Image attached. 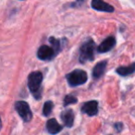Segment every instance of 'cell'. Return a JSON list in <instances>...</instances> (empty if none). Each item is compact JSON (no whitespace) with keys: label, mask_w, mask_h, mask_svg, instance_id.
<instances>
[{"label":"cell","mask_w":135,"mask_h":135,"mask_svg":"<svg viewBox=\"0 0 135 135\" xmlns=\"http://www.w3.org/2000/svg\"><path fill=\"white\" fill-rule=\"evenodd\" d=\"M42 81H43V75L40 71L32 72L28 77V87L36 99L41 98Z\"/></svg>","instance_id":"cell-1"},{"label":"cell","mask_w":135,"mask_h":135,"mask_svg":"<svg viewBox=\"0 0 135 135\" xmlns=\"http://www.w3.org/2000/svg\"><path fill=\"white\" fill-rule=\"evenodd\" d=\"M94 43L93 40H88L81 45L80 49V61L84 63L86 61H93L94 57Z\"/></svg>","instance_id":"cell-2"},{"label":"cell","mask_w":135,"mask_h":135,"mask_svg":"<svg viewBox=\"0 0 135 135\" xmlns=\"http://www.w3.org/2000/svg\"><path fill=\"white\" fill-rule=\"evenodd\" d=\"M88 79L87 73L84 70H75L67 75V80L70 86H78L85 83Z\"/></svg>","instance_id":"cell-3"},{"label":"cell","mask_w":135,"mask_h":135,"mask_svg":"<svg viewBox=\"0 0 135 135\" xmlns=\"http://www.w3.org/2000/svg\"><path fill=\"white\" fill-rule=\"evenodd\" d=\"M15 108L21 118L24 120L25 122H29L32 118V113L31 111L30 105L24 101H18L15 104Z\"/></svg>","instance_id":"cell-4"},{"label":"cell","mask_w":135,"mask_h":135,"mask_svg":"<svg viewBox=\"0 0 135 135\" xmlns=\"http://www.w3.org/2000/svg\"><path fill=\"white\" fill-rule=\"evenodd\" d=\"M56 55V52L54 51V49L52 47L48 46V45H42L39 49H38L37 52V56L40 59L42 60H47V59H51L53 56Z\"/></svg>","instance_id":"cell-5"},{"label":"cell","mask_w":135,"mask_h":135,"mask_svg":"<svg viewBox=\"0 0 135 135\" xmlns=\"http://www.w3.org/2000/svg\"><path fill=\"white\" fill-rule=\"evenodd\" d=\"M92 7L94 9L104 12H113L114 8L103 0H92Z\"/></svg>","instance_id":"cell-6"},{"label":"cell","mask_w":135,"mask_h":135,"mask_svg":"<svg viewBox=\"0 0 135 135\" xmlns=\"http://www.w3.org/2000/svg\"><path fill=\"white\" fill-rule=\"evenodd\" d=\"M81 111L88 116H95L98 112V103L96 101H89L86 102L81 107Z\"/></svg>","instance_id":"cell-7"},{"label":"cell","mask_w":135,"mask_h":135,"mask_svg":"<svg viewBox=\"0 0 135 135\" xmlns=\"http://www.w3.org/2000/svg\"><path fill=\"white\" fill-rule=\"evenodd\" d=\"M115 45H116V39L113 36H109L100 44L97 50L99 53H107L110 51L115 46Z\"/></svg>","instance_id":"cell-8"},{"label":"cell","mask_w":135,"mask_h":135,"mask_svg":"<svg viewBox=\"0 0 135 135\" xmlns=\"http://www.w3.org/2000/svg\"><path fill=\"white\" fill-rule=\"evenodd\" d=\"M61 118L63 120L64 124L67 127L70 128L73 126L74 122V113L71 109H66L62 112L61 114Z\"/></svg>","instance_id":"cell-9"},{"label":"cell","mask_w":135,"mask_h":135,"mask_svg":"<svg viewBox=\"0 0 135 135\" xmlns=\"http://www.w3.org/2000/svg\"><path fill=\"white\" fill-rule=\"evenodd\" d=\"M46 129L51 134H57L62 131V126L55 118H51L46 122Z\"/></svg>","instance_id":"cell-10"},{"label":"cell","mask_w":135,"mask_h":135,"mask_svg":"<svg viewBox=\"0 0 135 135\" xmlns=\"http://www.w3.org/2000/svg\"><path fill=\"white\" fill-rule=\"evenodd\" d=\"M107 64V61H101L96 64V66L94 68V70H93V76H94V78H96V79L101 77L105 70Z\"/></svg>","instance_id":"cell-11"},{"label":"cell","mask_w":135,"mask_h":135,"mask_svg":"<svg viewBox=\"0 0 135 135\" xmlns=\"http://www.w3.org/2000/svg\"><path fill=\"white\" fill-rule=\"evenodd\" d=\"M135 71V63H132L126 67H119L117 69V72L121 76H128L132 74Z\"/></svg>","instance_id":"cell-12"},{"label":"cell","mask_w":135,"mask_h":135,"mask_svg":"<svg viewBox=\"0 0 135 135\" xmlns=\"http://www.w3.org/2000/svg\"><path fill=\"white\" fill-rule=\"evenodd\" d=\"M53 107H54V104L51 101H47L45 103L43 107V114L45 115V117H48L50 115V113L52 112L53 110Z\"/></svg>","instance_id":"cell-13"},{"label":"cell","mask_w":135,"mask_h":135,"mask_svg":"<svg viewBox=\"0 0 135 135\" xmlns=\"http://www.w3.org/2000/svg\"><path fill=\"white\" fill-rule=\"evenodd\" d=\"M77 98L73 95H67L64 98V105H71V104H76L77 103Z\"/></svg>","instance_id":"cell-14"},{"label":"cell","mask_w":135,"mask_h":135,"mask_svg":"<svg viewBox=\"0 0 135 135\" xmlns=\"http://www.w3.org/2000/svg\"><path fill=\"white\" fill-rule=\"evenodd\" d=\"M49 41H50V43L52 44V45H53L52 48L54 49V51L56 53L59 50V42H58V40L55 39L54 37H51L50 39H49Z\"/></svg>","instance_id":"cell-15"},{"label":"cell","mask_w":135,"mask_h":135,"mask_svg":"<svg viewBox=\"0 0 135 135\" xmlns=\"http://www.w3.org/2000/svg\"><path fill=\"white\" fill-rule=\"evenodd\" d=\"M122 128H123V124L120 123V122H118V123L115 124V129L118 132H120L122 131Z\"/></svg>","instance_id":"cell-16"},{"label":"cell","mask_w":135,"mask_h":135,"mask_svg":"<svg viewBox=\"0 0 135 135\" xmlns=\"http://www.w3.org/2000/svg\"><path fill=\"white\" fill-rule=\"evenodd\" d=\"M2 128V121H1V118H0V129Z\"/></svg>","instance_id":"cell-17"},{"label":"cell","mask_w":135,"mask_h":135,"mask_svg":"<svg viewBox=\"0 0 135 135\" xmlns=\"http://www.w3.org/2000/svg\"><path fill=\"white\" fill-rule=\"evenodd\" d=\"M78 1H83V0H78Z\"/></svg>","instance_id":"cell-18"}]
</instances>
